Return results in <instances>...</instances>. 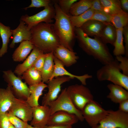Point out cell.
I'll list each match as a JSON object with an SVG mask.
<instances>
[{"label": "cell", "mask_w": 128, "mask_h": 128, "mask_svg": "<svg viewBox=\"0 0 128 128\" xmlns=\"http://www.w3.org/2000/svg\"><path fill=\"white\" fill-rule=\"evenodd\" d=\"M75 38L79 46L87 55L103 65L109 64L114 59L106 45L98 37L91 38L80 28H75Z\"/></svg>", "instance_id": "cell-1"}, {"label": "cell", "mask_w": 128, "mask_h": 128, "mask_svg": "<svg viewBox=\"0 0 128 128\" xmlns=\"http://www.w3.org/2000/svg\"><path fill=\"white\" fill-rule=\"evenodd\" d=\"M30 41L44 53L53 52L60 45L51 23H41L31 29Z\"/></svg>", "instance_id": "cell-2"}, {"label": "cell", "mask_w": 128, "mask_h": 128, "mask_svg": "<svg viewBox=\"0 0 128 128\" xmlns=\"http://www.w3.org/2000/svg\"><path fill=\"white\" fill-rule=\"evenodd\" d=\"M55 10L53 24L55 31L58 37L60 45L70 50L74 51L75 38V27L71 21L70 15L64 13L59 7L56 1H53Z\"/></svg>", "instance_id": "cell-3"}, {"label": "cell", "mask_w": 128, "mask_h": 128, "mask_svg": "<svg viewBox=\"0 0 128 128\" xmlns=\"http://www.w3.org/2000/svg\"><path fill=\"white\" fill-rule=\"evenodd\" d=\"M118 62L115 59L110 63L104 65L96 71V75L100 81H108L120 86L128 91V76L121 72Z\"/></svg>", "instance_id": "cell-4"}, {"label": "cell", "mask_w": 128, "mask_h": 128, "mask_svg": "<svg viewBox=\"0 0 128 128\" xmlns=\"http://www.w3.org/2000/svg\"><path fill=\"white\" fill-rule=\"evenodd\" d=\"M66 89L67 94L74 105L81 111L87 103L93 100V96L90 90L82 84L72 85Z\"/></svg>", "instance_id": "cell-5"}, {"label": "cell", "mask_w": 128, "mask_h": 128, "mask_svg": "<svg viewBox=\"0 0 128 128\" xmlns=\"http://www.w3.org/2000/svg\"><path fill=\"white\" fill-rule=\"evenodd\" d=\"M49 107L50 115L57 111H61L74 114L81 121L84 120L82 111L74 105L67 94L66 88L62 90L59 96Z\"/></svg>", "instance_id": "cell-6"}, {"label": "cell", "mask_w": 128, "mask_h": 128, "mask_svg": "<svg viewBox=\"0 0 128 128\" xmlns=\"http://www.w3.org/2000/svg\"><path fill=\"white\" fill-rule=\"evenodd\" d=\"M3 77L8 84L14 96L26 100L30 92L27 84L22 81L21 78L17 76L11 70L3 71Z\"/></svg>", "instance_id": "cell-7"}, {"label": "cell", "mask_w": 128, "mask_h": 128, "mask_svg": "<svg viewBox=\"0 0 128 128\" xmlns=\"http://www.w3.org/2000/svg\"><path fill=\"white\" fill-rule=\"evenodd\" d=\"M82 111L84 120L91 128L97 125L108 114L107 110L93 100L87 103Z\"/></svg>", "instance_id": "cell-8"}, {"label": "cell", "mask_w": 128, "mask_h": 128, "mask_svg": "<svg viewBox=\"0 0 128 128\" xmlns=\"http://www.w3.org/2000/svg\"><path fill=\"white\" fill-rule=\"evenodd\" d=\"M107 111L105 117L97 125L91 128H128V113L119 110Z\"/></svg>", "instance_id": "cell-9"}, {"label": "cell", "mask_w": 128, "mask_h": 128, "mask_svg": "<svg viewBox=\"0 0 128 128\" xmlns=\"http://www.w3.org/2000/svg\"><path fill=\"white\" fill-rule=\"evenodd\" d=\"M52 3L44 7L43 10L33 15L29 16L25 14L22 16L20 20L24 22L30 30L41 23H52L55 15V9Z\"/></svg>", "instance_id": "cell-10"}, {"label": "cell", "mask_w": 128, "mask_h": 128, "mask_svg": "<svg viewBox=\"0 0 128 128\" xmlns=\"http://www.w3.org/2000/svg\"><path fill=\"white\" fill-rule=\"evenodd\" d=\"M71 78L66 76H59L49 80L47 83L48 91L42 98V105L49 106L58 97L61 85L70 81Z\"/></svg>", "instance_id": "cell-11"}, {"label": "cell", "mask_w": 128, "mask_h": 128, "mask_svg": "<svg viewBox=\"0 0 128 128\" xmlns=\"http://www.w3.org/2000/svg\"><path fill=\"white\" fill-rule=\"evenodd\" d=\"M8 112L27 123L32 119L33 107L30 106L26 100L15 97Z\"/></svg>", "instance_id": "cell-12"}, {"label": "cell", "mask_w": 128, "mask_h": 128, "mask_svg": "<svg viewBox=\"0 0 128 128\" xmlns=\"http://www.w3.org/2000/svg\"><path fill=\"white\" fill-rule=\"evenodd\" d=\"M50 116L49 106L39 105L34 107L30 125L38 128H42L47 125Z\"/></svg>", "instance_id": "cell-13"}, {"label": "cell", "mask_w": 128, "mask_h": 128, "mask_svg": "<svg viewBox=\"0 0 128 128\" xmlns=\"http://www.w3.org/2000/svg\"><path fill=\"white\" fill-rule=\"evenodd\" d=\"M78 120L77 117L73 114L58 111L50 115L47 125L72 126Z\"/></svg>", "instance_id": "cell-14"}, {"label": "cell", "mask_w": 128, "mask_h": 128, "mask_svg": "<svg viewBox=\"0 0 128 128\" xmlns=\"http://www.w3.org/2000/svg\"><path fill=\"white\" fill-rule=\"evenodd\" d=\"M53 53L54 56L66 67L71 66L75 64L79 58L76 52L70 50L61 45L55 49Z\"/></svg>", "instance_id": "cell-15"}, {"label": "cell", "mask_w": 128, "mask_h": 128, "mask_svg": "<svg viewBox=\"0 0 128 128\" xmlns=\"http://www.w3.org/2000/svg\"><path fill=\"white\" fill-rule=\"evenodd\" d=\"M54 62L55 69L53 74L49 80L59 76H66L70 77L71 79L76 78L81 82L82 84L86 86L87 79L91 78L92 76L86 74L83 75L78 76L73 74L67 71L64 68L63 64L54 56Z\"/></svg>", "instance_id": "cell-16"}, {"label": "cell", "mask_w": 128, "mask_h": 128, "mask_svg": "<svg viewBox=\"0 0 128 128\" xmlns=\"http://www.w3.org/2000/svg\"><path fill=\"white\" fill-rule=\"evenodd\" d=\"M12 40L9 45L11 48L14 47L16 43L25 41H30L31 32L23 21L20 20V23L15 29L11 30Z\"/></svg>", "instance_id": "cell-17"}, {"label": "cell", "mask_w": 128, "mask_h": 128, "mask_svg": "<svg viewBox=\"0 0 128 128\" xmlns=\"http://www.w3.org/2000/svg\"><path fill=\"white\" fill-rule=\"evenodd\" d=\"M43 53L42 51L34 46L29 55L24 61L17 65L14 73L19 76L22 75L24 72L32 67L37 58Z\"/></svg>", "instance_id": "cell-18"}, {"label": "cell", "mask_w": 128, "mask_h": 128, "mask_svg": "<svg viewBox=\"0 0 128 128\" xmlns=\"http://www.w3.org/2000/svg\"><path fill=\"white\" fill-rule=\"evenodd\" d=\"M107 87L110 92L107 97L115 103H119L128 99V91L122 87L113 84H108Z\"/></svg>", "instance_id": "cell-19"}, {"label": "cell", "mask_w": 128, "mask_h": 128, "mask_svg": "<svg viewBox=\"0 0 128 128\" xmlns=\"http://www.w3.org/2000/svg\"><path fill=\"white\" fill-rule=\"evenodd\" d=\"M107 24L96 20L90 19L80 28L89 37H99Z\"/></svg>", "instance_id": "cell-20"}, {"label": "cell", "mask_w": 128, "mask_h": 128, "mask_svg": "<svg viewBox=\"0 0 128 128\" xmlns=\"http://www.w3.org/2000/svg\"><path fill=\"white\" fill-rule=\"evenodd\" d=\"M15 97L9 86L0 88V115L8 112Z\"/></svg>", "instance_id": "cell-21"}, {"label": "cell", "mask_w": 128, "mask_h": 128, "mask_svg": "<svg viewBox=\"0 0 128 128\" xmlns=\"http://www.w3.org/2000/svg\"><path fill=\"white\" fill-rule=\"evenodd\" d=\"M34 46L30 41H25L21 42L13 54V60L16 62L23 61L26 58Z\"/></svg>", "instance_id": "cell-22"}, {"label": "cell", "mask_w": 128, "mask_h": 128, "mask_svg": "<svg viewBox=\"0 0 128 128\" xmlns=\"http://www.w3.org/2000/svg\"><path fill=\"white\" fill-rule=\"evenodd\" d=\"M30 95L26 100L32 107L39 105L38 100L40 97L42 95L43 91L47 85L41 82L33 85L29 86Z\"/></svg>", "instance_id": "cell-23"}, {"label": "cell", "mask_w": 128, "mask_h": 128, "mask_svg": "<svg viewBox=\"0 0 128 128\" xmlns=\"http://www.w3.org/2000/svg\"><path fill=\"white\" fill-rule=\"evenodd\" d=\"M54 56L53 52L49 53L46 57L43 69L41 72L42 82L47 83L50 79L54 72Z\"/></svg>", "instance_id": "cell-24"}, {"label": "cell", "mask_w": 128, "mask_h": 128, "mask_svg": "<svg viewBox=\"0 0 128 128\" xmlns=\"http://www.w3.org/2000/svg\"><path fill=\"white\" fill-rule=\"evenodd\" d=\"M116 36V29L111 23H107L98 37L105 44L114 46Z\"/></svg>", "instance_id": "cell-25"}, {"label": "cell", "mask_w": 128, "mask_h": 128, "mask_svg": "<svg viewBox=\"0 0 128 128\" xmlns=\"http://www.w3.org/2000/svg\"><path fill=\"white\" fill-rule=\"evenodd\" d=\"M21 76L25 82L29 86L38 84L42 82L41 72L32 67L24 72Z\"/></svg>", "instance_id": "cell-26"}, {"label": "cell", "mask_w": 128, "mask_h": 128, "mask_svg": "<svg viewBox=\"0 0 128 128\" xmlns=\"http://www.w3.org/2000/svg\"><path fill=\"white\" fill-rule=\"evenodd\" d=\"M12 35L10 27L5 25L0 21V35L2 41V46L0 49V57L7 53L8 44Z\"/></svg>", "instance_id": "cell-27"}, {"label": "cell", "mask_w": 128, "mask_h": 128, "mask_svg": "<svg viewBox=\"0 0 128 128\" xmlns=\"http://www.w3.org/2000/svg\"><path fill=\"white\" fill-rule=\"evenodd\" d=\"M93 0H80L74 3L71 6L69 14L72 16L80 15L91 8Z\"/></svg>", "instance_id": "cell-28"}, {"label": "cell", "mask_w": 128, "mask_h": 128, "mask_svg": "<svg viewBox=\"0 0 128 128\" xmlns=\"http://www.w3.org/2000/svg\"><path fill=\"white\" fill-rule=\"evenodd\" d=\"M102 5L104 12L113 15L122 10L119 0H100Z\"/></svg>", "instance_id": "cell-29"}, {"label": "cell", "mask_w": 128, "mask_h": 128, "mask_svg": "<svg viewBox=\"0 0 128 128\" xmlns=\"http://www.w3.org/2000/svg\"><path fill=\"white\" fill-rule=\"evenodd\" d=\"M94 11L90 8L82 14L77 16L70 15L71 23L75 28H80L84 23L90 20Z\"/></svg>", "instance_id": "cell-30"}, {"label": "cell", "mask_w": 128, "mask_h": 128, "mask_svg": "<svg viewBox=\"0 0 128 128\" xmlns=\"http://www.w3.org/2000/svg\"><path fill=\"white\" fill-rule=\"evenodd\" d=\"M111 23L116 29L123 28L128 25V13L123 10L112 15Z\"/></svg>", "instance_id": "cell-31"}, {"label": "cell", "mask_w": 128, "mask_h": 128, "mask_svg": "<svg viewBox=\"0 0 128 128\" xmlns=\"http://www.w3.org/2000/svg\"><path fill=\"white\" fill-rule=\"evenodd\" d=\"M123 28L116 29V36L114 46L113 53L115 56L125 55V49L123 44Z\"/></svg>", "instance_id": "cell-32"}, {"label": "cell", "mask_w": 128, "mask_h": 128, "mask_svg": "<svg viewBox=\"0 0 128 128\" xmlns=\"http://www.w3.org/2000/svg\"><path fill=\"white\" fill-rule=\"evenodd\" d=\"M112 15L105 13L94 11L90 19L106 23H111Z\"/></svg>", "instance_id": "cell-33"}, {"label": "cell", "mask_w": 128, "mask_h": 128, "mask_svg": "<svg viewBox=\"0 0 128 128\" xmlns=\"http://www.w3.org/2000/svg\"><path fill=\"white\" fill-rule=\"evenodd\" d=\"M61 10L65 14L69 15V12L72 5L77 0H56Z\"/></svg>", "instance_id": "cell-34"}, {"label": "cell", "mask_w": 128, "mask_h": 128, "mask_svg": "<svg viewBox=\"0 0 128 128\" xmlns=\"http://www.w3.org/2000/svg\"><path fill=\"white\" fill-rule=\"evenodd\" d=\"M115 59L118 62L119 67L124 75L128 76V58L122 55L115 56Z\"/></svg>", "instance_id": "cell-35"}, {"label": "cell", "mask_w": 128, "mask_h": 128, "mask_svg": "<svg viewBox=\"0 0 128 128\" xmlns=\"http://www.w3.org/2000/svg\"><path fill=\"white\" fill-rule=\"evenodd\" d=\"M8 116L10 123L15 128H26L27 123L26 122L15 116L8 112Z\"/></svg>", "instance_id": "cell-36"}, {"label": "cell", "mask_w": 128, "mask_h": 128, "mask_svg": "<svg viewBox=\"0 0 128 128\" xmlns=\"http://www.w3.org/2000/svg\"><path fill=\"white\" fill-rule=\"evenodd\" d=\"M48 53H43L39 55L32 67L41 72L45 63L46 57Z\"/></svg>", "instance_id": "cell-37"}, {"label": "cell", "mask_w": 128, "mask_h": 128, "mask_svg": "<svg viewBox=\"0 0 128 128\" xmlns=\"http://www.w3.org/2000/svg\"><path fill=\"white\" fill-rule=\"evenodd\" d=\"M52 1L50 0H32L30 5L28 7L23 9L26 10L29 8L32 7H45L51 3Z\"/></svg>", "instance_id": "cell-38"}, {"label": "cell", "mask_w": 128, "mask_h": 128, "mask_svg": "<svg viewBox=\"0 0 128 128\" xmlns=\"http://www.w3.org/2000/svg\"><path fill=\"white\" fill-rule=\"evenodd\" d=\"M10 123L8 112L0 115V128H8Z\"/></svg>", "instance_id": "cell-39"}, {"label": "cell", "mask_w": 128, "mask_h": 128, "mask_svg": "<svg viewBox=\"0 0 128 128\" xmlns=\"http://www.w3.org/2000/svg\"><path fill=\"white\" fill-rule=\"evenodd\" d=\"M123 34L124 36L125 44V56L128 58V25L123 28Z\"/></svg>", "instance_id": "cell-40"}, {"label": "cell", "mask_w": 128, "mask_h": 128, "mask_svg": "<svg viewBox=\"0 0 128 128\" xmlns=\"http://www.w3.org/2000/svg\"><path fill=\"white\" fill-rule=\"evenodd\" d=\"M91 8L94 11L104 12L103 7L100 0H93Z\"/></svg>", "instance_id": "cell-41"}, {"label": "cell", "mask_w": 128, "mask_h": 128, "mask_svg": "<svg viewBox=\"0 0 128 128\" xmlns=\"http://www.w3.org/2000/svg\"><path fill=\"white\" fill-rule=\"evenodd\" d=\"M119 104V110L123 112L128 113V99L123 101Z\"/></svg>", "instance_id": "cell-42"}, {"label": "cell", "mask_w": 128, "mask_h": 128, "mask_svg": "<svg viewBox=\"0 0 128 128\" xmlns=\"http://www.w3.org/2000/svg\"><path fill=\"white\" fill-rule=\"evenodd\" d=\"M122 10L126 12H128V0H120Z\"/></svg>", "instance_id": "cell-43"}, {"label": "cell", "mask_w": 128, "mask_h": 128, "mask_svg": "<svg viewBox=\"0 0 128 128\" xmlns=\"http://www.w3.org/2000/svg\"><path fill=\"white\" fill-rule=\"evenodd\" d=\"M42 128H72V126L46 125Z\"/></svg>", "instance_id": "cell-44"}, {"label": "cell", "mask_w": 128, "mask_h": 128, "mask_svg": "<svg viewBox=\"0 0 128 128\" xmlns=\"http://www.w3.org/2000/svg\"><path fill=\"white\" fill-rule=\"evenodd\" d=\"M26 128H38L33 127L31 125H30L28 123H27Z\"/></svg>", "instance_id": "cell-45"}, {"label": "cell", "mask_w": 128, "mask_h": 128, "mask_svg": "<svg viewBox=\"0 0 128 128\" xmlns=\"http://www.w3.org/2000/svg\"><path fill=\"white\" fill-rule=\"evenodd\" d=\"M8 128H15L14 127L11 123H10Z\"/></svg>", "instance_id": "cell-46"}]
</instances>
